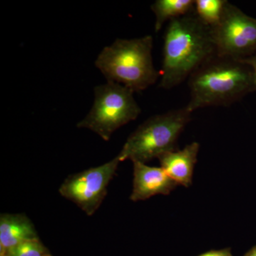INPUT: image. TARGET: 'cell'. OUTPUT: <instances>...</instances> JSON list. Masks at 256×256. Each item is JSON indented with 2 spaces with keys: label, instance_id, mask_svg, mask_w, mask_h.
<instances>
[{
  "label": "cell",
  "instance_id": "cell-1",
  "mask_svg": "<svg viewBox=\"0 0 256 256\" xmlns=\"http://www.w3.org/2000/svg\"><path fill=\"white\" fill-rule=\"evenodd\" d=\"M216 54L212 28L195 11L172 20L164 34L159 87L178 86Z\"/></svg>",
  "mask_w": 256,
  "mask_h": 256
},
{
  "label": "cell",
  "instance_id": "cell-2",
  "mask_svg": "<svg viewBox=\"0 0 256 256\" xmlns=\"http://www.w3.org/2000/svg\"><path fill=\"white\" fill-rule=\"evenodd\" d=\"M190 100L186 108L232 105L256 90L252 68L242 60L214 56L188 78Z\"/></svg>",
  "mask_w": 256,
  "mask_h": 256
},
{
  "label": "cell",
  "instance_id": "cell-3",
  "mask_svg": "<svg viewBox=\"0 0 256 256\" xmlns=\"http://www.w3.org/2000/svg\"><path fill=\"white\" fill-rule=\"evenodd\" d=\"M153 38L150 35L118 38L106 46L95 65L108 82L120 84L133 92H140L156 84L160 74L153 64Z\"/></svg>",
  "mask_w": 256,
  "mask_h": 256
},
{
  "label": "cell",
  "instance_id": "cell-4",
  "mask_svg": "<svg viewBox=\"0 0 256 256\" xmlns=\"http://www.w3.org/2000/svg\"><path fill=\"white\" fill-rule=\"evenodd\" d=\"M192 114L185 106L150 118L128 137L118 154L120 161L146 164L176 150L178 138L191 121Z\"/></svg>",
  "mask_w": 256,
  "mask_h": 256
},
{
  "label": "cell",
  "instance_id": "cell-5",
  "mask_svg": "<svg viewBox=\"0 0 256 256\" xmlns=\"http://www.w3.org/2000/svg\"><path fill=\"white\" fill-rule=\"evenodd\" d=\"M134 92L127 87L108 82L94 88L92 110L77 124L108 141L114 131L137 119L141 108L134 98Z\"/></svg>",
  "mask_w": 256,
  "mask_h": 256
},
{
  "label": "cell",
  "instance_id": "cell-6",
  "mask_svg": "<svg viewBox=\"0 0 256 256\" xmlns=\"http://www.w3.org/2000/svg\"><path fill=\"white\" fill-rule=\"evenodd\" d=\"M210 28L217 55L242 60L256 54V18L229 2L220 21Z\"/></svg>",
  "mask_w": 256,
  "mask_h": 256
},
{
  "label": "cell",
  "instance_id": "cell-7",
  "mask_svg": "<svg viewBox=\"0 0 256 256\" xmlns=\"http://www.w3.org/2000/svg\"><path fill=\"white\" fill-rule=\"evenodd\" d=\"M120 162L118 158L96 168L70 175L64 180L60 193L92 216L98 210L107 194V188Z\"/></svg>",
  "mask_w": 256,
  "mask_h": 256
},
{
  "label": "cell",
  "instance_id": "cell-8",
  "mask_svg": "<svg viewBox=\"0 0 256 256\" xmlns=\"http://www.w3.org/2000/svg\"><path fill=\"white\" fill-rule=\"evenodd\" d=\"M133 188L130 200L143 201L156 195H168L178 186L161 168L133 162Z\"/></svg>",
  "mask_w": 256,
  "mask_h": 256
},
{
  "label": "cell",
  "instance_id": "cell-9",
  "mask_svg": "<svg viewBox=\"0 0 256 256\" xmlns=\"http://www.w3.org/2000/svg\"><path fill=\"white\" fill-rule=\"evenodd\" d=\"M200 144L194 142L182 150L169 152L160 156L161 168L178 185L188 188L192 184L194 170L197 162Z\"/></svg>",
  "mask_w": 256,
  "mask_h": 256
},
{
  "label": "cell",
  "instance_id": "cell-10",
  "mask_svg": "<svg viewBox=\"0 0 256 256\" xmlns=\"http://www.w3.org/2000/svg\"><path fill=\"white\" fill-rule=\"evenodd\" d=\"M38 238L34 226L24 214H2L0 216V255L20 242Z\"/></svg>",
  "mask_w": 256,
  "mask_h": 256
},
{
  "label": "cell",
  "instance_id": "cell-11",
  "mask_svg": "<svg viewBox=\"0 0 256 256\" xmlns=\"http://www.w3.org/2000/svg\"><path fill=\"white\" fill-rule=\"evenodd\" d=\"M194 0H156L151 6L156 15L154 30L159 32L166 21L194 12Z\"/></svg>",
  "mask_w": 256,
  "mask_h": 256
},
{
  "label": "cell",
  "instance_id": "cell-12",
  "mask_svg": "<svg viewBox=\"0 0 256 256\" xmlns=\"http://www.w3.org/2000/svg\"><path fill=\"white\" fill-rule=\"evenodd\" d=\"M227 2L226 0H196L195 13L201 21L213 28L220 21Z\"/></svg>",
  "mask_w": 256,
  "mask_h": 256
},
{
  "label": "cell",
  "instance_id": "cell-13",
  "mask_svg": "<svg viewBox=\"0 0 256 256\" xmlns=\"http://www.w3.org/2000/svg\"><path fill=\"white\" fill-rule=\"evenodd\" d=\"M50 252L40 238L25 240L6 250L0 256H46Z\"/></svg>",
  "mask_w": 256,
  "mask_h": 256
},
{
  "label": "cell",
  "instance_id": "cell-14",
  "mask_svg": "<svg viewBox=\"0 0 256 256\" xmlns=\"http://www.w3.org/2000/svg\"><path fill=\"white\" fill-rule=\"evenodd\" d=\"M197 256H233L230 248H224L220 250H212Z\"/></svg>",
  "mask_w": 256,
  "mask_h": 256
},
{
  "label": "cell",
  "instance_id": "cell-15",
  "mask_svg": "<svg viewBox=\"0 0 256 256\" xmlns=\"http://www.w3.org/2000/svg\"><path fill=\"white\" fill-rule=\"evenodd\" d=\"M240 60L248 64L252 68L256 84V54L252 56L248 57V58H244V60Z\"/></svg>",
  "mask_w": 256,
  "mask_h": 256
},
{
  "label": "cell",
  "instance_id": "cell-16",
  "mask_svg": "<svg viewBox=\"0 0 256 256\" xmlns=\"http://www.w3.org/2000/svg\"><path fill=\"white\" fill-rule=\"evenodd\" d=\"M244 256H256V246L252 248Z\"/></svg>",
  "mask_w": 256,
  "mask_h": 256
},
{
  "label": "cell",
  "instance_id": "cell-17",
  "mask_svg": "<svg viewBox=\"0 0 256 256\" xmlns=\"http://www.w3.org/2000/svg\"><path fill=\"white\" fill-rule=\"evenodd\" d=\"M46 256H52V255H50V254H48V255H47Z\"/></svg>",
  "mask_w": 256,
  "mask_h": 256
}]
</instances>
